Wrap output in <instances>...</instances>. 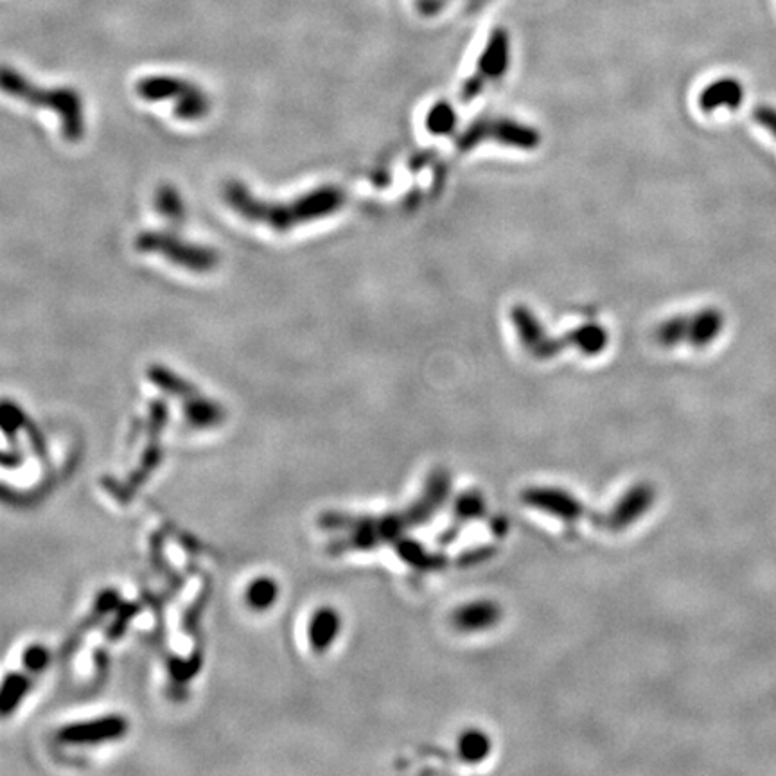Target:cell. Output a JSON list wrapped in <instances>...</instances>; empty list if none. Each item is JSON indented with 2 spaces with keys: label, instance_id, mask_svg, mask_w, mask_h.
Masks as SVG:
<instances>
[{
  "label": "cell",
  "instance_id": "obj_14",
  "mask_svg": "<svg viewBox=\"0 0 776 776\" xmlns=\"http://www.w3.org/2000/svg\"><path fill=\"white\" fill-rule=\"evenodd\" d=\"M482 511H484V498L478 493H468L460 498L455 514H457V520L462 525L464 521L477 518Z\"/></svg>",
  "mask_w": 776,
  "mask_h": 776
},
{
  "label": "cell",
  "instance_id": "obj_12",
  "mask_svg": "<svg viewBox=\"0 0 776 776\" xmlns=\"http://www.w3.org/2000/svg\"><path fill=\"white\" fill-rule=\"evenodd\" d=\"M29 681L20 674H11L0 688V714L8 715L17 708L20 697L26 694Z\"/></svg>",
  "mask_w": 776,
  "mask_h": 776
},
{
  "label": "cell",
  "instance_id": "obj_10",
  "mask_svg": "<svg viewBox=\"0 0 776 776\" xmlns=\"http://www.w3.org/2000/svg\"><path fill=\"white\" fill-rule=\"evenodd\" d=\"M701 106L706 112L714 110H735L742 103V89L735 81H717L710 85L701 96Z\"/></svg>",
  "mask_w": 776,
  "mask_h": 776
},
{
  "label": "cell",
  "instance_id": "obj_8",
  "mask_svg": "<svg viewBox=\"0 0 776 776\" xmlns=\"http://www.w3.org/2000/svg\"><path fill=\"white\" fill-rule=\"evenodd\" d=\"M126 732V723L121 717H106L96 723L76 724L63 730V741L71 742H99L121 737Z\"/></svg>",
  "mask_w": 776,
  "mask_h": 776
},
{
  "label": "cell",
  "instance_id": "obj_1",
  "mask_svg": "<svg viewBox=\"0 0 776 776\" xmlns=\"http://www.w3.org/2000/svg\"><path fill=\"white\" fill-rule=\"evenodd\" d=\"M223 200L239 218L266 225L275 232H284L297 223L315 218L320 212L333 209V194L313 193L308 198H302L290 205L268 203L263 198H257L254 193L241 182H227L223 187Z\"/></svg>",
  "mask_w": 776,
  "mask_h": 776
},
{
  "label": "cell",
  "instance_id": "obj_5",
  "mask_svg": "<svg viewBox=\"0 0 776 776\" xmlns=\"http://www.w3.org/2000/svg\"><path fill=\"white\" fill-rule=\"evenodd\" d=\"M723 315L715 309H705L688 318L672 320L663 327V338L669 342L688 340L690 344L705 345L723 331Z\"/></svg>",
  "mask_w": 776,
  "mask_h": 776
},
{
  "label": "cell",
  "instance_id": "obj_15",
  "mask_svg": "<svg viewBox=\"0 0 776 776\" xmlns=\"http://www.w3.org/2000/svg\"><path fill=\"white\" fill-rule=\"evenodd\" d=\"M157 205H159L160 211L164 212L166 216H173V218H182L184 216V203L180 200L177 191L175 189H162L157 198Z\"/></svg>",
  "mask_w": 776,
  "mask_h": 776
},
{
  "label": "cell",
  "instance_id": "obj_13",
  "mask_svg": "<svg viewBox=\"0 0 776 776\" xmlns=\"http://www.w3.org/2000/svg\"><path fill=\"white\" fill-rule=\"evenodd\" d=\"M279 595L277 584L272 579H259L248 590V602L254 609L270 608Z\"/></svg>",
  "mask_w": 776,
  "mask_h": 776
},
{
  "label": "cell",
  "instance_id": "obj_17",
  "mask_svg": "<svg viewBox=\"0 0 776 776\" xmlns=\"http://www.w3.org/2000/svg\"><path fill=\"white\" fill-rule=\"evenodd\" d=\"M771 117H760V123L768 124V128H771V132L776 133V117L775 114H769Z\"/></svg>",
  "mask_w": 776,
  "mask_h": 776
},
{
  "label": "cell",
  "instance_id": "obj_7",
  "mask_svg": "<svg viewBox=\"0 0 776 776\" xmlns=\"http://www.w3.org/2000/svg\"><path fill=\"white\" fill-rule=\"evenodd\" d=\"M502 618V608L493 600H477L455 611L453 624L464 633H477L496 626Z\"/></svg>",
  "mask_w": 776,
  "mask_h": 776
},
{
  "label": "cell",
  "instance_id": "obj_9",
  "mask_svg": "<svg viewBox=\"0 0 776 776\" xmlns=\"http://www.w3.org/2000/svg\"><path fill=\"white\" fill-rule=\"evenodd\" d=\"M342 620L335 609L324 608L315 613L309 626V642L317 653H324L340 633Z\"/></svg>",
  "mask_w": 776,
  "mask_h": 776
},
{
  "label": "cell",
  "instance_id": "obj_11",
  "mask_svg": "<svg viewBox=\"0 0 776 776\" xmlns=\"http://www.w3.org/2000/svg\"><path fill=\"white\" fill-rule=\"evenodd\" d=\"M491 753V739L480 730H468L459 739L460 759L478 764Z\"/></svg>",
  "mask_w": 776,
  "mask_h": 776
},
{
  "label": "cell",
  "instance_id": "obj_4",
  "mask_svg": "<svg viewBox=\"0 0 776 776\" xmlns=\"http://www.w3.org/2000/svg\"><path fill=\"white\" fill-rule=\"evenodd\" d=\"M135 247L144 254L166 257L169 263L196 274L211 272L220 263V256L214 248L203 247L166 232H142L135 241Z\"/></svg>",
  "mask_w": 776,
  "mask_h": 776
},
{
  "label": "cell",
  "instance_id": "obj_16",
  "mask_svg": "<svg viewBox=\"0 0 776 776\" xmlns=\"http://www.w3.org/2000/svg\"><path fill=\"white\" fill-rule=\"evenodd\" d=\"M24 660H26V667L29 671H42L45 665H47L49 654H47V651L42 649V647L35 645V647H31V649L27 651Z\"/></svg>",
  "mask_w": 776,
  "mask_h": 776
},
{
  "label": "cell",
  "instance_id": "obj_2",
  "mask_svg": "<svg viewBox=\"0 0 776 776\" xmlns=\"http://www.w3.org/2000/svg\"><path fill=\"white\" fill-rule=\"evenodd\" d=\"M0 92L18 99L26 105L44 108L60 119L63 139L69 142L81 141L85 135V106L80 94L74 89H42L24 74L11 67H0Z\"/></svg>",
  "mask_w": 776,
  "mask_h": 776
},
{
  "label": "cell",
  "instance_id": "obj_6",
  "mask_svg": "<svg viewBox=\"0 0 776 776\" xmlns=\"http://www.w3.org/2000/svg\"><path fill=\"white\" fill-rule=\"evenodd\" d=\"M523 502L566 523H577L584 516H590L588 509L575 496L557 489H529L523 494Z\"/></svg>",
  "mask_w": 776,
  "mask_h": 776
},
{
  "label": "cell",
  "instance_id": "obj_3",
  "mask_svg": "<svg viewBox=\"0 0 776 776\" xmlns=\"http://www.w3.org/2000/svg\"><path fill=\"white\" fill-rule=\"evenodd\" d=\"M135 90L148 103H169L173 114L187 123L200 121L211 110V99L198 85L175 76L142 78Z\"/></svg>",
  "mask_w": 776,
  "mask_h": 776
}]
</instances>
